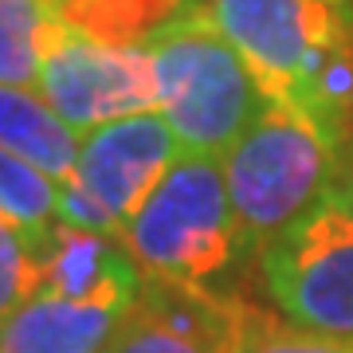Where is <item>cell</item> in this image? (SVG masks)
Here are the masks:
<instances>
[{
    "label": "cell",
    "mask_w": 353,
    "mask_h": 353,
    "mask_svg": "<svg viewBox=\"0 0 353 353\" xmlns=\"http://www.w3.org/2000/svg\"><path fill=\"white\" fill-rule=\"evenodd\" d=\"M334 169L338 145L326 130L290 102H267V110L224 153L228 201L243 248L263 252L294 220L326 201Z\"/></svg>",
    "instance_id": "obj_1"
},
{
    "label": "cell",
    "mask_w": 353,
    "mask_h": 353,
    "mask_svg": "<svg viewBox=\"0 0 353 353\" xmlns=\"http://www.w3.org/2000/svg\"><path fill=\"white\" fill-rule=\"evenodd\" d=\"M157 67V110L185 153L220 157L267 110V94L204 8L145 48Z\"/></svg>",
    "instance_id": "obj_2"
},
{
    "label": "cell",
    "mask_w": 353,
    "mask_h": 353,
    "mask_svg": "<svg viewBox=\"0 0 353 353\" xmlns=\"http://www.w3.org/2000/svg\"><path fill=\"white\" fill-rule=\"evenodd\" d=\"M130 259L145 279H173L208 287L243 248L228 201L224 161L204 153H176L138 212L122 228Z\"/></svg>",
    "instance_id": "obj_3"
},
{
    "label": "cell",
    "mask_w": 353,
    "mask_h": 353,
    "mask_svg": "<svg viewBox=\"0 0 353 353\" xmlns=\"http://www.w3.org/2000/svg\"><path fill=\"white\" fill-rule=\"evenodd\" d=\"M271 303L287 322L353 341V216L334 201L314 204L303 220L259 252Z\"/></svg>",
    "instance_id": "obj_4"
},
{
    "label": "cell",
    "mask_w": 353,
    "mask_h": 353,
    "mask_svg": "<svg viewBox=\"0 0 353 353\" xmlns=\"http://www.w3.org/2000/svg\"><path fill=\"white\" fill-rule=\"evenodd\" d=\"M43 102L71 130H99L118 118L153 114L161 102L157 67L145 48H106L59 20L43 48Z\"/></svg>",
    "instance_id": "obj_5"
},
{
    "label": "cell",
    "mask_w": 353,
    "mask_h": 353,
    "mask_svg": "<svg viewBox=\"0 0 353 353\" xmlns=\"http://www.w3.org/2000/svg\"><path fill=\"white\" fill-rule=\"evenodd\" d=\"M216 32L240 51L267 102H290L306 55L326 48L350 24V4L326 0H208L204 4Z\"/></svg>",
    "instance_id": "obj_6"
},
{
    "label": "cell",
    "mask_w": 353,
    "mask_h": 353,
    "mask_svg": "<svg viewBox=\"0 0 353 353\" xmlns=\"http://www.w3.org/2000/svg\"><path fill=\"white\" fill-rule=\"evenodd\" d=\"M173 161L176 138L169 122L161 114H134L90 130L79 145L71 181L126 228Z\"/></svg>",
    "instance_id": "obj_7"
},
{
    "label": "cell",
    "mask_w": 353,
    "mask_h": 353,
    "mask_svg": "<svg viewBox=\"0 0 353 353\" xmlns=\"http://www.w3.org/2000/svg\"><path fill=\"white\" fill-rule=\"evenodd\" d=\"M141 271L118 236L51 224L43 236V283L39 294L67 303H90L106 310H130L138 303Z\"/></svg>",
    "instance_id": "obj_8"
},
{
    "label": "cell",
    "mask_w": 353,
    "mask_h": 353,
    "mask_svg": "<svg viewBox=\"0 0 353 353\" xmlns=\"http://www.w3.org/2000/svg\"><path fill=\"white\" fill-rule=\"evenodd\" d=\"M122 318L126 310L36 294L0 322V353H106Z\"/></svg>",
    "instance_id": "obj_9"
},
{
    "label": "cell",
    "mask_w": 353,
    "mask_h": 353,
    "mask_svg": "<svg viewBox=\"0 0 353 353\" xmlns=\"http://www.w3.org/2000/svg\"><path fill=\"white\" fill-rule=\"evenodd\" d=\"M0 150L28 161L51 181H67L79 161L75 130L48 102L20 87H0Z\"/></svg>",
    "instance_id": "obj_10"
},
{
    "label": "cell",
    "mask_w": 353,
    "mask_h": 353,
    "mask_svg": "<svg viewBox=\"0 0 353 353\" xmlns=\"http://www.w3.org/2000/svg\"><path fill=\"white\" fill-rule=\"evenodd\" d=\"M201 8V0H59L75 32L106 48H145Z\"/></svg>",
    "instance_id": "obj_11"
},
{
    "label": "cell",
    "mask_w": 353,
    "mask_h": 353,
    "mask_svg": "<svg viewBox=\"0 0 353 353\" xmlns=\"http://www.w3.org/2000/svg\"><path fill=\"white\" fill-rule=\"evenodd\" d=\"M59 20V0H0V87L39 83L43 48Z\"/></svg>",
    "instance_id": "obj_12"
},
{
    "label": "cell",
    "mask_w": 353,
    "mask_h": 353,
    "mask_svg": "<svg viewBox=\"0 0 353 353\" xmlns=\"http://www.w3.org/2000/svg\"><path fill=\"white\" fill-rule=\"evenodd\" d=\"M43 236L48 228H24L0 216V322L16 314L43 283Z\"/></svg>",
    "instance_id": "obj_13"
},
{
    "label": "cell",
    "mask_w": 353,
    "mask_h": 353,
    "mask_svg": "<svg viewBox=\"0 0 353 353\" xmlns=\"http://www.w3.org/2000/svg\"><path fill=\"white\" fill-rule=\"evenodd\" d=\"M55 204H59V189L51 185V176L0 150V216L43 232L51 228Z\"/></svg>",
    "instance_id": "obj_14"
},
{
    "label": "cell",
    "mask_w": 353,
    "mask_h": 353,
    "mask_svg": "<svg viewBox=\"0 0 353 353\" xmlns=\"http://www.w3.org/2000/svg\"><path fill=\"white\" fill-rule=\"evenodd\" d=\"M240 353H353V341L310 334V330L294 326V322L271 314V310H259V306L252 303L248 334H243Z\"/></svg>",
    "instance_id": "obj_15"
},
{
    "label": "cell",
    "mask_w": 353,
    "mask_h": 353,
    "mask_svg": "<svg viewBox=\"0 0 353 353\" xmlns=\"http://www.w3.org/2000/svg\"><path fill=\"white\" fill-rule=\"evenodd\" d=\"M55 212H59V220H63V224H71V228H83V232H102V236H118V240H122V224H118L106 208H99V204L90 201V196L79 189L71 176H67V181H59V204H55Z\"/></svg>",
    "instance_id": "obj_16"
},
{
    "label": "cell",
    "mask_w": 353,
    "mask_h": 353,
    "mask_svg": "<svg viewBox=\"0 0 353 353\" xmlns=\"http://www.w3.org/2000/svg\"><path fill=\"white\" fill-rule=\"evenodd\" d=\"M326 201H334L341 212L353 216V153H338V169H334Z\"/></svg>",
    "instance_id": "obj_17"
},
{
    "label": "cell",
    "mask_w": 353,
    "mask_h": 353,
    "mask_svg": "<svg viewBox=\"0 0 353 353\" xmlns=\"http://www.w3.org/2000/svg\"><path fill=\"white\" fill-rule=\"evenodd\" d=\"M338 153H353V130H350V134H345V141H341V145H338Z\"/></svg>",
    "instance_id": "obj_18"
},
{
    "label": "cell",
    "mask_w": 353,
    "mask_h": 353,
    "mask_svg": "<svg viewBox=\"0 0 353 353\" xmlns=\"http://www.w3.org/2000/svg\"><path fill=\"white\" fill-rule=\"evenodd\" d=\"M326 4H338V8H345V4H350V0H326Z\"/></svg>",
    "instance_id": "obj_19"
},
{
    "label": "cell",
    "mask_w": 353,
    "mask_h": 353,
    "mask_svg": "<svg viewBox=\"0 0 353 353\" xmlns=\"http://www.w3.org/2000/svg\"><path fill=\"white\" fill-rule=\"evenodd\" d=\"M106 353H118V345H110V350H106Z\"/></svg>",
    "instance_id": "obj_20"
}]
</instances>
